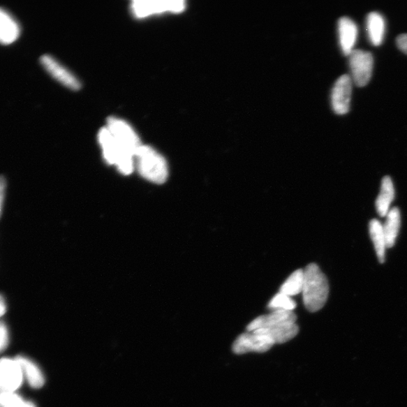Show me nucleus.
I'll return each instance as SVG.
<instances>
[{"instance_id":"obj_23","label":"nucleus","mask_w":407,"mask_h":407,"mask_svg":"<svg viewBox=\"0 0 407 407\" xmlns=\"http://www.w3.org/2000/svg\"><path fill=\"white\" fill-rule=\"evenodd\" d=\"M6 188V179L4 177L0 176V216H1L2 211H3V206L4 200H5Z\"/></svg>"},{"instance_id":"obj_7","label":"nucleus","mask_w":407,"mask_h":407,"mask_svg":"<svg viewBox=\"0 0 407 407\" xmlns=\"http://www.w3.org/2000/svg\"><path fill=\"white\" fill-rule=\"evenodd\" d=\"M186 2L184 0H172V1H145L135 0L131 3L132 13L138 18H144L149 15L166 12L174 13L185 10Z\"/></svg>"},{"instance_id":"obj_12","label":"nucleus","mask_w":407,"mask_h":407,"mask_svg":"<svg viewBox=\"0 0 407 407\" xmlns=\"http://www.w3.org/2000/svg\"><path fill=\"white\" fill-rule=\"evenodd\" d=\"M338 33L341 50L348 56L354 50L357 41V25L348 17H341L338 22Z\"/></svg>"},{"instance_id":"obj_10","label":"nucleus","mask_w":407,"mask_h":407,"mask_svg":"<svg viewBox=\"0 0 407 407\" xmlns=\"http://www.w3.org/2000/svg\"><path fill=\"white\" fill-rule=\"evenodd\" d=\"M353 89V80L348 75H343L336 82L331 94V103L336 113L344 115L350 109Z\"/></svg>"},{"instance_id":"obj_17","label":"nucleus","mask_w":407,"mask_h":407,"mask_svg":"<svg viewBox=\"0 0 407 407\" xmlns=\"http://www.w3.org/2000/svg\"><path fill=\"white\" fill-rule=\"evenodd\" d=\"M385 20L378 13L373 12L367 17V28L369 39L371 43L378 46L382 44L385 34Z\"/></svg>"},{"instance_id":"obj_9","label":"nucleus","mask_w":407,"mask_h":407,"mask_svg":"<svg viewBox=\"0 0 407 407\" xmlns=\"http://www.w3.org/2000/svg\"><path fill=\"white\" fill-rule=\"evenodd\" d=\"M107 128L111 134L135 156L138 149L142 145L135 130L126 121L115 117H110L108 119Z\"/></svg>"},{"instance_id":"obj_18","label":"nucleus","mask_w":407,"mask_h":407,"mask_svg":"<svg viewBox=\"0 0 407 407\" xmlns=\"http://www.w3.org/2000/svg\"><path fill=\"white\" fill-rule=\"evenodd\" d=\"M369 230H370L371 237L374 244L378 260L380 262L384 263L387 244L383 225L381 222L373 219L369 224Z\"/></svg>"},{"instance_id":"obj_16","label":"nucleus","mask_w":407,"mask_h":407,"mask_svg":"<svg viewBox=\"0 0 407 407\" xmlns=\"http://www.w3.org/2000/svg\"><path fill=\"white\" fill-rule=\"evenodd\" d=\"M385 217L386 221L385 224H383V230L385 235L387 249H391L396 242L401 228L400 210L394 207L392 208Z\"/></svg>"},{"instance_id":"obj_6","label":"nucleus","mask_w":407,"mask_h":407,"mask_svg":"<svg viewBox=\"0 0 407 407\" xmlns=\"http://www.w3.org/2000/svg\"><path fill=\"white\" fill-rule=\"evenodd\" d=\"M348 57L353 82L359 87H365L372 75L373 68L372 54L362 50H354Z\"/></svg>"},{"instance_id":"obj_8","label":"nucleus","mask_w":407,"mask_h":407,"mask_svg":"<svg viewBox=\"0 0 407 407\" xmlns=\"http://www.w3.org/2000/svg\"><path fill=\"white\" fill-rule=\"evenodd\" d=\"M24 374L15 358L0 360V392H15L21 387Z\"/></svg>"},{"instance_id":"obj_1","label":"nucleus","mask_w":407,"mask_h":407,"mask_svg":"<svg viewBox=\"0 0 407 407\" xmlns=\"http://www.w3.org/2000/svg\"><path fill=\"white\" fill-rule=\"evenodd\" d=\"M295 312L274 310L272 313L255 318L247 327L248 332H258L270 337L276 344L289 342L299 334Z\"/></svg>"},{"instance_id":"obj_19","label":"nucleus","mask_w":407,"mask_h":407,"mask_svg":"<svg viewBox=\"0 0 407 407\" xmlns=\"http://www.w3.org/2000/svg\"><path fill=\"white\" fill-rule=\"evenodd\" d=\"M304 283V270L297 269L293 272L288 279L283 283L280 293L292 297L302 293Z\"/></svg>"},{"instance_id":"obj_2","label":"nucleus","mask_w":407,"mask_h":407,"mask_svg":"<svg viewBox=\"0 0 407 407\" xmlns=\"http://www.w3.org/2000/svg\"><path fill=\"white\" fill-rule=\"evenodd\" d=\"M328 280L316 263H310L304 269L302 300L306 309L316 312L323 309L329 296Z\"/></svg>"},{"instance_id":"obj_25","label":"nucleus","mask_w":407,"mask_h":407,"mask_svg":"<svg viewBox=\"0 0 407 407\" xmlns=\"http://www.w3.org/2000/svg\"><path fill=\"white\" fill-rule=\"evenodd\" d=\"M6 311V302L2 295H0V318L3 316Z\"/></svg>"},{"instance_id":"obj_21","label":"nucleus","mask_w":407,"mask_h":407,"mask_svg":"<svg viewBox=\"0 0 407 407\" xmlns=\"http://www.w3.org/2000/svg\"><path fill=\"white\" fill-rule=\"evenodd\" d=\"M297 307V304L292 297L283 295L281 293H277L269 304V308L274 310H283L293 311Z\"/></svg>"},{"instance_id":"obj_14","label":"nucleus","mask_w":407,"mask_h":407,"mask_svg":"<svg viewBox=\"0 0 407 407\" xmlns=\"http://www.w3.org/2000/svg\"><path fill=\"white\" fill-rule=\"evenodd\" d=\"M394 187L392 179L386 176L383 179L381 191L376 201V210L382 217H385L389 214L391 205L394 200Z\"/></svg>"},{"instance_id":"obj_22","label":"nucleus","mask_w":407,"mask_h":407,"mask_svg":"<svg viewBox=\"0 0 407 407\" xmlns=\"http://www.w3.org/2000/svg\"><path fill=\"white\" fill-rule=\"evenodd\" d=\"M8 330L3 321H0V353L4 351L8 345Z\"/></svg>"},{"instance_id":"obj_15","label":"nucleus","mask_w":407,"mask_h":407,"mask_svg":"<svg viewBox=\"0 0 407 407\" xmlns=\"http://www.w3.org/2000/svg\"><path fill=\"white\" fill-rule=\"evenodd\" d=\"M16 361L21 366L24 377L34 389H40L45 383V378L40 369L38 366L24 356H17Z\"/></svg>"},{"instance_id":"obj_24","label":"nucleus","mask_w":407,"mask_h":407,"mask_svg":"<svg viewBox=\"0 0 407 407\" xmlns=\"http://www.w3.org/2000/svg\"><path fill=\"white\" fill-rule=\"evenodd\" d=\"M397 45L403 52L407 54V34L397 36Z\"/></svg>"},{"instance_id":"obj_3","label":"nucleus","mask_w":407,"mask_h":407,"mask_svg":"<svg viewBox=\"0 0 407 407\" xmlns=\"http://www.w3.org/2000/svg\"><path fill=\"white\" fill-rule=\"evenodd\" d=\"M98 140L103 158L108 164L117 166L122 175H129L133 172L135 168V155L123 146L107 127L101 129Z\"/></svg>"},{"instance_id":"obj_5","label":"nucleus","mask_w":407,"mask_h":407,"mask_svg":"<svg viewBox=\"0 0 407 407\" xmlns=\"http://www.w3.org/2000/svg\"><path fill=\"white\" fill-rule=\"evenodd\" d=\"M276 344L267 335L258 331L241 334L235 339L232 345V351L235 355H244L249 353H265Z\"/></svg>"},{"instance_id":"obj_4","label":"nucleus","mask_w":407,"mask_h":407,"mask_svg":"<svg viewBox=\"0 0 407 407\" xmlns=\"http://www.w3.org/2000/svg\"><path fill=\"white\" fill-rule=\"evenodd\" d=\"M135 164L140 176L147 181L163 184L168 177L165 158L153 147L142 145L135 156Z\"/></svg>"},{"instance_id":"obj_13","label":"nucleus","mask_w":407,"mask_h":407,"mask_svg":"<svg viewBox=\"0 0 407 407\" xmlns=\"http://www.w3.org/2000/svg\"><path fill=\"white\" fill-rule=\"evenodd\" d=\"M21 34V27L15 17L0 8V43L9 45L15 42Z\"/></svg>"},{"instance_id":"obj_20","label":"nucleus","mask_w":407,"mask_h":407,"mask_svg":"<svg viewBox=\"0 0 407 407\" xmlns=\"http://www.w3.org/2000/svg\"><path fill=\"white\" fill-rule=\"evenodd\" d=\"M0 407H36L15 392H0Z\"/></svg>"},{"instance_id":"obj_11","label":"nucleus","mask_w":407,"mask_h":407,"mask_svg":"<svg viewBox=\"0 0 407 407\" xmlns=\"http://www.w3.org/2000/svg\"><path fill=\"white\" fill-rule=\"evenodd\" d=\"M40 63L45 71L64 87L74 91L80 89L81 83L78 79L53 57L48 54L42 56Z\"/></svg>"}]
</instances>
